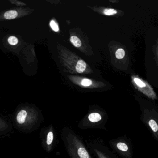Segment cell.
<instances>
[{"mask_svg":"<svg viewBox=\"0 0 158 158\" xmlns=\"http://www.w3.org/2000/svg\"><path fill=\"white\" fill-rule=\"evenodd\" d=\"M134 81L135 82V83H136L137 85H138L139 87H144L145 86V84L143 82H142L141 80L137 79V78H135Z\"/></svg>","mask_w":158,"mask_h":158,"instance_id":"2e32d148","label":"cell"},{"mask_svg":"<svg viewBox=\"0 0 158 158\" xmlns=\"http://www.w3.org/2000/svg\"><path fill=\"white\" fill-rule=\"evenodd\" d=\"M8 42L11 45H15L18 42V40L15 36H10L8 38Z\"/></svg>","mask_w":158,"mask_h":158,"instance_id":"4fadbf2b","label":"cell"},{"mask_svg":"<svg viewBox=\"0 0 158 158\" xmlns=\"http://www.w3.org/2000/svg\"><path fill=\"white\" fill-rule=\"evenodd\" d=\"M28 113L26 110H20L17 116L16 119L18 123L19 124H24L26 122V120L27 117Z\"/></svg>","mask_w":158,"mask_h":158,"instance_id":"277c9868","label":"cell"},{"mask_svg":"<svg viewBox=\"0 0 158 158\" xmlns=\"http://www.w3.org/2000/svg\"><path fill=\"white\" fill-rule=\"evenodd\" d=\"M104 119L105 115H102L99 112H91L86 115L83 120L82 124H85L86 123V128H95L96 127L98 128V125L101 124V122L104 121Z\"/></svg>","mask_w":158,"mask_h":158,"instance_id":"7a4b0ae2","label":"cell"},{"mask_svg":"<svg viewBox=\"0 0 158 158\" xmlns=\"http://www.w3.org/2000/svg\"><path fill=\"white\" fill-rule=\"evenodd\" d=\"M103 13L106 15H112L117 14V11L112 8H106L104 10Z\"/></svg>","mask_w":158,"mask_h":158,"instance_id":"7c38bea8","label":"cell"},{"mask_svg":"<svg viewBox=\"0 0 158 158\" xmlns=\"http://www.w3.org/2000/svg\"><path fill=\"white\" fill-rule=\"evenodd\" d=\"M63 140L70 158H92L79 136L69 129L63 131Z\"/></svg>","mask_w":158,"mask_h":158,"instance_id":"6da1fadb","label":"cell"},{"mask_svg":"<svg viewBox=\"0 0 158 158\" xmlns=\"http://www.w3.org/2000/svg\"><path fill=\"white\" fill-rule=\"evenodd\" d=\"M50 26L53 30L55 32H58L59 31V27H58V25L56 23L54 20H51L50 23Z\"/></svg>","mask_w":158,"mask_h":158,"instance_id":"5bb4252c","label":"cell"},{"mask_svg":"<svg viewBox=\"0 0 158 158\" xmlns=\"http://www.w3.org/2000/svg\"><path fill=\"white\" fill-rule=\"evenodd\" d=\"M71 43L76 47H80L81 45V42L78 37L76 36H73L70 38Z\"/></svg>","mask_w":158,"mask_h":158,"instance_id":"ba28073f","label":"cell"},{"mask_svg":"<svg viewBox=\"0 0 158 158\" xmlns=\"http://www.w3.org/2000/svg\"><path fill=\"white\" fill-rule=\"evenodd\" d=\"M17 16V12L14 10L6 11L4 14V17L6 19H14L16 18Z\"/></svg>","mask_w":158,"mask_h":158,"instance_id":"8992f818","label":"cell"},{"mask_svg":"<svg viewBox=\"0 0 158 158\" xmlns=\"http://www.w3.org/2000/svg\"><path fill=\"white\" fill-rule=\"evenodd\" d=\"M125 51L122 48H119L117 50L116 53V56L118 59H122L125 56Z\"/></svg>","mask_w":158,"mask_h":158,"instance_id":"8fae6325","label":"cell"},{"mask_svg":"<svg viewBox=\"0 0 158 158\" xmlns=\"http://www.w3.org/2000/svg\"><path fill=\"white\" fill-rule=\"evenodd\" d=\"M92 84V81L87 79H84L81 81V84L84 86H90Z\"/></svg>","mask_w":158,"mask_h":158,"instance_id":"9a60e30c","label":"cell"},{"mask_svg":"<svg viewBox=\"0 0 158 158\" xmlns=\"http://www.w3.org/2000/svg\"><path fill=\"white\" fill-rule=\"evenodd\" d=\"M113 146H115L118 150L122 152H126L129 150L128 145L123 142H118L115 144L113 143Z\"/></svg>","mask_w":158,"mask_h":158,"instance_id":"5b68a950","label":"cell"},{"mask_svg":"<svg viewBox=\"0 0 158 158\" xmlns=\"http://www.w3.org/2000/svg\"><path fill=\"white\" fill-rule=\"evenodd\" d=\"M148 125L151 130L155 133L157 132L158 131V125L156 121L151 119L148 122Z\"/></svg>","mask_w":158,"mask_h":158,"instance_id":"9c48e42d","label":"cell"},{"mask_svg":"<svg viewBox=\"0 0 158 158\" xmlns=\"http://www.w3.org/2000/svg\"><path fill=\"white\" fill-rule=\"evenodd\" d=\"M85 62L83 60H79L76 66V70L78 73H82L86 68Z\"/></svg>","mask_w":158,"mask_h":158,"instance_id":"52a82bcc","label":"cell"},{"mask_svg":"<svg viewBox=\"0 0 158 158\" xmlns=\"http://www.w3.org/2000/svg\"><path fill=\"white\" fill-rule=\"evenodd\" d=\"M94 151L95 155H96L98 158H110L106 156L104 152H102L101 150H99V149L95 148L94 149Z\"/></svg>","mask_w":158,"mask_h":158,"instance_id":"30bf717a","label":"cell"},{"mask_svg":"<svg viewBox=\"0 0 158 158\" xmlns=\"http://www.w3.org/2000/svg\"><path fill=\"white\" fill-rule=\"evenodd\" d=\"M55 139V135L53 128L52 126L49 127L46 131V134L45 138V150L50 153L53 148Z\"/></svg>","mask_w":158,"mask_h":158,"instance_id":"3957f363","label":"cell"}]
</instances>
